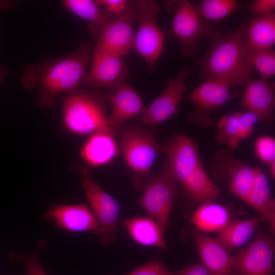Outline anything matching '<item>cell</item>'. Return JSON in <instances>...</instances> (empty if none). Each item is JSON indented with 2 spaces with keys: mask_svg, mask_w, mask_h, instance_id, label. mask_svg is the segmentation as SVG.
Returning <instances> with one entry per match:
<instances>
[{
  "mask_svg": "<svg viewBox=\"0 0 275 275\" xmlns=\"http://www.w3.org/2000/svg\"><path fill=\"white\" fill-rule=\"evenodd\" d=\"M94 48L91 41L84 40L75 50L68 54L26 64L20 84L27 90L37 89L36 102L39 107H52L59 94L79 88L92 60Z\"/></svg>",
  "mask_w": 275,
  "mask_h": 275,
  "instance_id": "obj_1",
  "label": "cell"
},
{
  "mask_svg": "<svg viewBox=\"0 0 275 275\" xmlns=\"http://www.w3.org/2000/svg\"><path fill=\"white\" fill-rule=\"evenodd\" d=\"M248 22L225 34L219 29L213 31L208 50L195 62L205 80H218L234 88L243 86L251 79L254 68L247 59L244 42Z\"/></svg>",
  "mask_w": 275,
  "mask_h": 275,
  "instance_id": "obj_2",
  "label": "cell"
},
{
  "mask_svg": "<svg viewBox=\"0 0 275 275\" xmlns=\"http://www.w3.org/2000/svg\"><path fill=\"white\" fill-rule=\"evenodd\" d=\"M107 92L90 91L80 88L67 92L62 97L65 127L74 134L92 135L104 130L114 131L107 116Z\"/></svg>",
  "mask_w": 275,
  "mask_h": 275,
  "instance_id": "obj_3",
  "label": "cell"
},
{
  "mask_svg": "<svg viewBox=\"0 0 275 275\" xmlns=\"http://www.w3.org/2000/svg\"><path fill=\"white\" fill-rule=\"evenodd\" d=\"M134 3L139 21L134 48L152 69L161 54L164 45V35L156 20L160 7L152 0L134 1Z\"/></svg>",
  "mask_w": 275,
  "mask_h": 275,
  "instance_id": "obj_4",
  "label": "cell"
},
{
  "mask_svg": "<svg viewBox=\"0 0 275 275\" xmlns=\"http://www.w3.org/2000/svg\"><path fill=\"white\" fill-rule=\"evenodd\" d=\"M168 7L175 11L172 29L180 44V53L186 57L195 56L199 42L209 38L212 34V24L204 21L188 1H174Z\"/></svg>",
  "mask_w": 275,
  "mask_h": 275,
  "instance_id": "obj_5",
  "label": "cell"
},
{
  "mask_svg": "<svg viewBox=\"0 0 275 275\" xmlns=\"http://www.w3.org/2000/svg\"><path fill=\"white\" fill-rule=\"evenodd\" d=\"M80 177L87 200L99 224L96 235L102 245L113 244L118 233L117 221L119 204L97 184L87 169L81 170Z\"/></svg>",
  "mask_w": 275,
  "mask_h": 275,
  "instance_id": "obj_6",
  "label": "cell"
},
{
  "mask_svg": "<svg viewBox=\"0 0 275 275\" xmlns=\"http://www.w3.org/2000/svg\"><path fill=\"white\" fill-rule=\"evenodd\" d=\"M177 180L166 166L146 183L138 204L164 230L169 221Z\"/></svg>",
  "mask_w": 275,
  "mask_h": 275,
  "instance_id": "obj_7",
  "label": "cell"
},
{
  "mask_svg": "<svg viewBox=\"0 0 275 275\" xmlns=\"http://www.w3.org/2000/svg\"><path fill=\"white\" fill-rule=\"evenodd\" d=\"M91 60V68L82 80L86 86L115 91L126 82L129 69L122 57L96 43Z\"/></svg>",
  "mask_w": 275,
  "mask_h": 275,
  "instance_id": "obj_8",
  "label": "cell"
},
{
  "mask_svg": "<svg viewBox=\"0 0 275 275\" xmlns=\"http://www.w3.org/2000/svg\"><path fill=\"white\" fill-rule=\"evenodd\" d=\"M121 147L128 166L136 174L148 176L158 153L160 145L149 131L141 129H130L121 138Z\"/></svg>",
  "mask_w": 275,
  "mask_h": 275,
  "instance_id": "obj_9",
  "label": "cell"
},
{
  "mask_svg": "<svg viewBox=\"0 0 275 275\" xmlns=\"http://www.w3.org/2000/svg\"><path fill=\"white\" fill-rule=\"evenodd\" d=\"M274 243L271 237L259 233L235 256L242 275H272L274 272Z\"/></svg>",
  "mask_w": 275,
  "mask_h": 275,
  "instance_id": "obj_10",
  "label": "cell"
},
{
  "mask_svg": "<svg viewBox=\"0 0 275 275\" xmlns=\"http://www.w3.org/2000/svg\"><path fill=\"white\" fill-rule=\"evenodd\" d=\"M136 20L134 1H130L122 14L106 23L96 43L120 57L127 55L134 48L135 34L133 24Z\"/></svg>",
  "mask_w": 275,
  "mask_h": 275,
  "instance_id": "obj_11",
  "label": "cell"
},
{
  "mask_svg": "<svg viewBox=\"0 0 275 275\" xmlns=\"http://www.w3.org/2000/svg\"><path fill=\"white\" fill-rule=\"evenodd\" d=\"M189 74L187 67L182 68L174 78H170L161 93L141 115L146 124L155 125L162 123L175 115L186 90L185 82Z\"/></svg>",
  "mask_w": 275,
  "mask_h": 275,
  "instance_id": "obj_12",
  "label": "cell"
},
{
  "mask_svg": "<svg viewBox=\"0 0 275 275\" xmlns=\"http://www.w3.org/2000/svg\"><path fill=\"white\" fill-rule=\"evenodd\" d=\"M193 238L199 258L213 275H242L232 255L217 239L195 230Z\"/></svg>",
  "mask_w": 275,
  "mask_h": 275,
  "instance_id": "obj_13",
  "label": "cell"
},
{
  "mask_svg": "<svg viewBox=\"0 0 275 275\" xmlns=\"http://www.w3.org/2000/svg\"><path fill=\"white\" fill-rule=\"evenodd\" d=\"M45 218L56 228L70 232L90 231L96 234L100 227L94 214L85 204L56 205L47 210Z\"/></svg>",
  "mask_w": 275,
  "mask_h": 275,
  "instance_id": "obj_14",
  "label": "cell"
},
{
  "mask_svg": "<svg viewBox=\"0 0 275 275\" xmlns=\"http://www.w3.org/2000/svg\"><path fill=\"white\" fill-rule=\"evenodd\" d=\"M167 166L181 185L202 163L195 143L183 135L175 136L167 149Z\"/></svg>",
  "mask_w": 275,
  "mask_h": 275,
  "instance_id": "obj_15",
  "label": "cell"
},
{
  "mask_svg": "<svg viewBox=\"0 0 275 275\" xmlns=\"http://www.w3.org/2000/svg\"><path fill=\"white\" fill-rule=\"evenodd\" d=\"M242 105L255 114L258 120L269 123L275 108V87L262 79H251L245 84Z\"/></svg>",
  "mask_w": 275,
  "mask_h": 275,
  "instance_id": "obj_16",
  "label": "cell"
},
{
  "mask_svg": "<svg viewBox=\"0 0 275 275\" xmlns=\"http://www.w3.org/2000/svg\"><path fill=\"white\" fill-rule=\"evenodd\" d=\"M258 120L255 114L246 110L225 115L217 124L216 140L235 149L252 134Z\"/></svg>",
  "mask_w": 275,
  "mask_h": 275,
  "instance_id": "obj_17",
  "label": "cell"
},
{
  "mask_svg": "<svg viewBox=\"0 0 275 275\" xmlns=\"http://www.w3.org/2000/svg\"><path fill=\"white\" fill-rule=\"evenodd\" d=\"M233 87L213 79L205 80L190 93V101L197 107L195 115L203 117L206 114L224 104L236 96Z\"/></svg>",
  "mask_w": 275,
  "mask_h": 275,
  "instance_id": "obj_18",
  "label": "cell"
},
{
  "mask_svg": "<svg viewBox=\"0 0 275 275\" xmlns=\"http://www.w3.org/2000/svg\"><path fill=\"white\" fill-rule=\"evenodd\" d=\"M120 153L114 131L104 130L90 135L83 145L80 155L91 167H97L112 161Z\"/></svg>",
  "mask_w": 275,
  "mask_h": 275,
  "instance_id": "obj_19",
  "label": "cell"
},
{
  "mask_svg": "<svg viewBox=\"0 0 275 275\" xmlns=\"http://www.w3.org/2000/svg\"><path fill=\"white\" fill-rule=\"evenodd\" d=\"M114 91L109 99L112 112L108 119L113 126L143 114V100L130 84L126 82Z\"/></svg>",
  "mask_w": 275,
  "mask_h": 275,
  "instance_id": "obj_20",
  "label": "cell"
},
{
  "mask_svg": "<svg viewBox=\"0 0 275 275\" xmlns=\"http://www.w3.org/2000/svg\"><path fill=\"white\" fill-rule=\"evenodd\" d=\"M222 161L221 166L228 178L230 190L246 202L253 188L258 169L234 157L223 158Z\"/></svg>",
  "mask_w": 275,
  "mask_h": 275,
  "instance_id": "obj_21",
  "label": "cell"
},
{
  "mask_svg": "<svg viewBox=\"0 0 275 275\" xmlns=\"http://www.w3.org/2000/svg\"><path fill=\"white\" fill-rule=\"evenodd\" d=\"M232 221L230 208L214 201L203 203L190 218V222L196 230L206 233L220 232Z\"/></svg>",
  "mask_w": 275,
  "mask_h": 275,
  "instance_id": "obj_22",
  "label": "cell"
},
{
  "mask_svg": "<svg viewBox=\"0 0 275 275\" xmlns=\"http://www.w3.org/2000/svg\"><path fill=\"white\" fill-rule=\"evenodd\" d=\"M267 222L272 235L275 232V200L265 174L258 169L253 188L245 202Z\"/></svg>",
  "mask_w": 275,
  "mask_h": 275,
  "instance_id": "obj_23",
  "label": "cell"
},
{
  "mask_svg": "<svg viewBox=\"0 0 275 275\" xmlns=\"http://www.w3.org/2000/svg\"><path fill=\"white\" fill-rule=\"evenodd\" d=\"M246 50L273 48L275 44V12L256 17L248 22L244 33Z\"/></svg>",
  "mask_w": 275,
  "mask_h": 275,
  "instance_id": "obj_24",
  "label": "cell"
},
{
  "mask_svg": "<svg viewBox=\"0 0 275 275\" xmlns=\"http://www.w3.org/2000/svg\"><path fill=\"white\" fill-rule=\"evenodd\" d=\"M122 224L131 238L137 243L147 246L166 248L164 231L152 217H138L125 219Z\"/></svg>",
  "mask_w": 275,
  "mask_h": 275,
  "instance_id": "obj_25",
  "label": "cell"
},
{
  "mask_svg": "<svg viewBox=\"0 0 275 275\" xmlns=\"http://www.w3.org/2000/svg\"><path fill=\"white\" fill-rule=\"evenodd\" d=\"M62 3L68 11L88 21L89 31L96 41L106 23L115 18L101 11L95 1L64 0Z\"/></svg>",
  "mask_w": 275,
  "mask_h": 275,
  "instance_id": "obj_26",
  "label": "cell"
},
{
  "mask_svg": "<svg viewBox=\"0 0 275 275\" xmlns=\"http://www.w3.org/2000/svg\"><path fill=\"white\" fill-rule=\"evenodd\" d=\"M262 221L259 216L232 221L216 238L228 250L238 248L252 238Z\"/></svg>",
  "mask_w": 275,
  "mask_h": 275,
  "instance_id": "obj_27",
  "label": "cell"
},
{
  "mask_svg": "<svg viewBox=\"0 0 275 275\" xmlns=\"http://www.w3.org/2000/svg\"><path fill=\"white\" fill-rule=\"evenodd\" d=\"M182 185L191 197L203 203L214 201L220 194L219 188L207 175L203 165Z\"/></svg>",
  "mask_w": 275,
  "mask_h": 275,
  "instance_id": "obj_28",
  "label": "cell"
},
{
  "mask_svg": "<svg viewBox=\"0 0 275 275\" xmlns=\"http://www.w3.org/2000/svg\"><path fill=\"white\" fill-rule=\"evenodd\" d=\"M194 7L201 18L218 21L245 6L236 0H203Z\"/></svg>",
  "mask_w": 275,
  "mask_h": 275,
  "instance_id": "obj_29",
  "label": "cell"
},
{
  "mask_svg": "<svg viewBox=\"0 0 275 275\" xmlns=\"http://www.w3.org/2000/svg\"><path fill=\"white\" fill-rule=\"evenodd\" d=\"M247 59L262 79L266 80L275 74V51L273 48L246 50Z\"/></svg>",
  "mask_w": 275,
  "mask_h": 275,
  "instance_id": "obj_30",
  "label": "cell"
},
{
  "mask_svg": "<svg viewBox=\"0 0 275 275\" xmlns=\"http://www.w3.org/2000/svg\"><path fill=\"white\" fill-rule=\"evenodd\" d=\"M47 242L44 240L39 241L35 248L28 253L13 252L10 255L12 260H19L24 265L26 275H47L41 266L39 260L40 251L45 247Z\"/></svg>",
  "mask_w": 275,
  "mask_h": 275,
  "instance_id": "obj_31",
  "label": "cell"
},
{
  "mask_svg": "<svg viewBox=\"0 0 275 275\" xmlns=\"http://www.w3.org/2000/svg\"><path fill=\"white\" fill-rule=\"evenodd\" d=\"M255 150L258 158L270 166L272 177L275 175V140L269 136H260L255 143Z\"/></svg>",
  "mask_w": 275,
  "mask_h": 275,
  "instance_id": "obj_32",
  "label": "cell"
},
{
  "mask_svg": "<svg viewBox=\"0 0 275 275\" xmlns=\"http://www.w3.org/2000/svg\"><path fill=\"white\" fill-rule=\"evenodd\" d=\"M127 275H176L161 261L154 259Z\"/></svg>",
  "mask_w": 275,
  "mask_h": 275,
  "instance_id": "obj_33",
  "label": "cell"
},
{
  "mask_svg": "<svg viewBox=\"0 0 275 275\" xmlns=\"http://www.w3.org/2000/svg\"><path fill=\"white\" fill-rule=\"evenodd\" d=\"M98 7H103L105 12L116 17L122 14L127 8L129 2L126 0H97Z\"/></svg>",
  "mask_w": 275,
  "mask_h": 275,
  "instance_id": "obj_34",
  "label": "cell"
},
{
  "mask_svg": "<svg viewBox=\"0 0 275 275\" xmlns=\"http://www.w3.org/2000/svg\"><path fill=\"white\" fill-rule=\"evenodd\" d=\"M249 7L251 11V18L266 15L274 12L275 1L255 0L249 5Z\"/></svg>",
  "mask_w": 275,
  "mask_h": 275,
  "instance_id": "obj_35",
  "label": "cell"
},
{
  "mask_svg": "<svg viewBox=\"0 0 275 275\" xmlns=\"http://www.w3.org/2000/svg\"><path fill=\"white\" fill-rule=\"evenodd\" d=\"M175 273L176 275H213L203 264L200 263L188 266Z\"/></svg>",
  "mask_w": 275,
  "mask_h": 275,
  "instance_id": "obj_36",
  "label": "cell"
},
{
  "mask_svg": "<svg viewBox=\"0 0 275 275\" xmlns=\"http://www.w3.org/2000/svg\"><path fill=\"white\" fill-rule=\"evenodd\" d=\"M8 74L7 68L3 65H0V82L3 81Z\"/></svg>",
  "mask_w": 275,
  "mask_h": 275,
  "instance_id": "obj_37",
  "label": "cell"
}]
</instances>
